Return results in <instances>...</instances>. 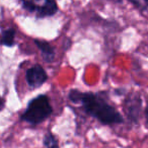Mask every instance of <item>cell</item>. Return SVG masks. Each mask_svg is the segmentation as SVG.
<instances>
[{
	"label": "cell",
	"mask_w": 148,
	"mask_h": 148,
	"mask_svg": "<svg viewBox=\"0 0 148 148\" xmlns=\"http://www.w3.org/2000/svg\"><path fill=\"white\" fill-rule=\"evenodd\" d=\"M23 7L38 17L51 16L58 10L56 0H21Z\"/></svg>",
	"instance_id": "3957f363"
},
{
	"label": "cell",
	"mask_w": 148,
	"mask_h": 148,
	"mask_svg": "<svg viewBox=\"0 0 148 148\" xmlns=\"http://www.w3.org/2000/svg\"><path fill=\"white\" fill-rule=\"evenodd\" d=\"M2 106H3V99H2V97H0V109L2 108Z\"/></svg>",
	"instance_id": "30bf717a"
},
{
	"label": "cell",
	"mask_w": 148,
	"mask_h": 148,
	"mask_svg": "<svg viewBox=\"0 0 148 148\" xmlns=\"http://www.w3.org/2000/svg\"><path fill=\"white\" fill-rule=\"evenodd\" d=\"M14 38H15V31L13 29H7L2 32L1 38H0V43L7 47H11L14 45Z\"/></svg>",
	"instance_id": "8992f818"
},
{
	"label": "cell",
	"mask_w": 148,
	"mask_h": 148,
	"mask_svg": "<svg viewBox=\"0 0 148 148\" xmlns=\"http://www.w3.org/2000/svg\"><path fill=\"white\" fill-rule=\"evenodd\" d=\"M131 1L143 10H148V0H131Z\"/></svg>",
	"instance_id": "ba28073f"
},
{
	"label": "cell",
	"mask_w": 148,
	"mask_h": 148,
	"mask_svg": "<svg viewBox=\"0 0 148 148\" xmlns=\"http://www.w3.org/2000/svg\"><path fill=\"white\" fill-rule=\"evenodd\" d=\"M48 79V75L44 68L41 65L37 64L34 67L29 68L25 73V80L27 84L32 88H38L41 85H43Z\"/></svg>",
	"instance_id": "277c9868"
},
{
	"label": "cell",
	"mask_w": 148,
	"mask_h": 148,
	"mask_svg": "<svg viewBox=\"0 0 148 148\" xmlns=\"http://www.w3.org/2000/svg\"><path fill=\"white\" fill-rule=\"evenodd\" d=\"M145 117H146V120H147V123H148V108H146V110H145Z\"/></svg>",
	"instance_id": "9c48e42d"
},
{
	"label": "cell",
	"mask_w": 148,
	"mask_h": 148,
	"mask_svg": "<svg viewBox=\"0 0 148 148\" xmlns=\"http://www.w3.org/2000/svg\"><path fill=\"white\" fill-rule=\"evenodd\" d=\"M68 97L72 103L82 105L85 113L97 119L101 124L114 125L121 124L123 122V118L117 109L112 107L99 95L91 92H80L76 89H72Z\"/></svg>",
	"instance_id": "6da1fadb"
},
{
	"label": "cell",
	"mask_w": 148,
	"mask_h": 148,
	"mask_svg": "<svg viewBox=\"0 0 148 148\" xmlns=\"http://www.w3.org/2000/svg\"><path fill=\"white\" fill-rule=\"evenodd\" d=\"M44 145L46 148H59L58 140L50 131L47 132V134L44 137Z\"/></svg>",
	"instance_id": "52a82bcc"
},
{
	"label": "cell",
	"mask_w": 148,
	"mask_h": 148,
	"mask_svg": "<svg viewBox=\"0 0 148 148\" xmlns=\"http://www.w3.org/2000/svg\"><path fill=\"white\" fill-rule=\"evenodd\" d=\"M53 113L47 95H39L29 101L27 110L21 115V120L31 125H39Z\"/></svg>",
	"instance_id": "7a4b0ae2"
},
{
	"label": "cell",
	"mask_w": 148,
	"mask_h": 148,
	"mask_svg": "<svg viewBox=\"0 0 148 148\" xmlns=\"http://www.w3.org/2000/svg\"><path fill=\"white\" fill-rule=\"evenodd\" d=\"M36 45L38 46L39 50L41 51V54L43 56L44 60L46 62H51L54 60V57H55V52H54V49L49 43L45 41H40V40H35Z\"/></svg>",
	"instance_id": "5b68a950"
}]
</instances>
